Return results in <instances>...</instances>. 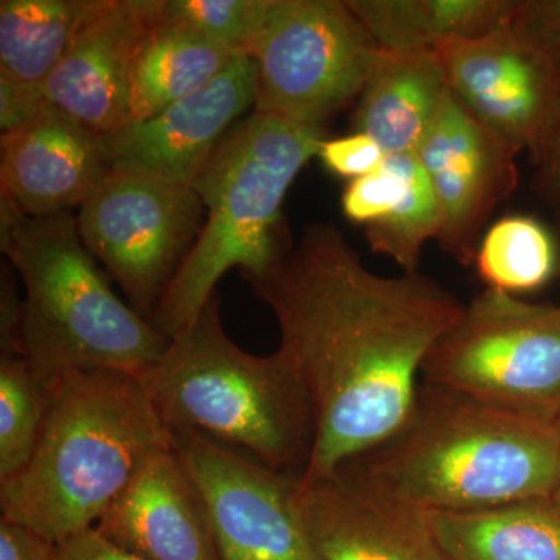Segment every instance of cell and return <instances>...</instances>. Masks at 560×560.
<instances>
[{"instance_id": "obj_14", "label": "cell", "mask_w": 560, "mask_h": 560, "mask_svg": "<svg viewBox=\"0 0 560 560\" xmlns=\"http://www.w3.org/2000/svg\"><path fill=\"white\" fill-rule=\"evenodd\" d=\"M162 9L164 0H102L47 80V102L101 135L127 127L132 60Z\"/></svg>"}, {"instance_id": "obj_29", "label": "cell", "mask_w": 560, "mask_h": 560, "mask_svg": "<svg viewBox=\"0 0 560 560\" xmlns=\"http://www.w3.org/2000/svg\"><path fill=\"white\" fill-rule=\"evenodd\" d=\"M46 88L28 86L0 77V130L2 135L27 127L47 105Z\"/></svg>"}, {"instance_id": "obj_8", "label": "cell", "mask_w": 560, "mask_h": 560, "mask_svg": "<svg viewBox=\"0 0 560 560\" xmlns=\"http://www.w3.org/2000/svg\"><path fill=\"white\" fill-rule=\"evenodd\" d=\"M381 46L341 0H276L254 49V110L326 130L359 102Z\"/></svg>"}, {"instance_id": "obj_4", "label": "cell", "mask_w": 560, "mask_h": 560, "mask_svg": "<svg viewBox=\"0 0 560 560\" xmlns=\"http://www.w3.org/2000/svg\"><path fill=\"white\" fill-rule=\"evenodd\" d=\"M327 138L326 130L256 110L232 127L191 184L206 221L151 316L154 329L173 340L198 319L228 271L238 268L246 280L278 264L291 246L287 191Z\"/></svg>"}, {"instance_id": "obj_24", "label": "cell", "mask_w": 560, "mask_h": 560, "mask_svg": "<svg viewBox=\"0 0 560 560\" xmlns=\"http://www.w3.org/2000/svg\"><path fill=\"white\" fill-rule=\"evenodd\" d=\"M474 261L488 289L518 296L550 282L559 268L558 245L539 220L510 215L482 235Z\"/></svg>"}, {"instance_id": "obj_16", "label": "cell", "mask_w": 560, "mask_h": 560, "mask_svg": "<svg viewBox=\"0 0 560 560\" xmlns=\"http://www.w3.org/2000/svg\"><path fill=\"white\" fill-rule=\"evenodd\" d=\"M94 528L143 560H221L205 497L175 444L143 463Z\"/></svg>"}, {"instance_id": "obj_20", "label": "cell", "mask_w": 560, "mask_h": 560, "mask_svg": "<svg viewBox=\"0 0 560 560\" xmlns=\"http://www.w3.org/2000/svg\"><path fill=\"white\" fill-rule=\"evenodd\" d=\"M235 58L187 25L165 16L162 9L132 60L128 91L131 121L150 119L208 86Z\"/></svg>"}, {"instance_id": "obj_30", "label": "cell", "mask_w": 560, "mask_h": 560, "mask_svg": "<svg viewBox=\"0 0 560 560\" xmlns=\"http://www.w3.org/2000/svg\"><path fill=\"white\" fill-rule=\"evenodd\" d=\"M57 545L46 537L0 518V560H55Z\"/></svg>"}, {"instance_id": "obj_28", "label": "cell", "mask_w": 560, "mask_h": 560, "mask_svg": "<svg viewBox=\"0 0 560 560\" xmlns=\"http://www.w3.org/2000/svg\"><path fill=\"white\" fill-rule=\"evenodd\" d=\"M510 25L540 50L560 57V0H518Z\"/></svg>"}, {"instance_id": "obj_15", "label": "cell", "mask_w": 560, "mask_h": 560, "mask_svg": "<svg viewBox=\"0 0 560 560\" xmlns=\"http://www.w3.org/2000/svg\"><path fill=\"white\" fill-rule=\"evenodd\" d=\"M109 172L103 135L50 103L27 127L2 135L0 195L25 215L81 208Z\"/></svg>"}, {"instance_id": "obj_31", "label": "cell", "mask_w": 560, "mask_h": 560, "mask_svg": "<svg viewBox=\"0 0 560 560\" xmlns=\"http://www.w3.org/2000/svg\"><path fill=\"white\" fill-rule=\"evenodd\" d=\"M55 560H143L110 544L97 529L91 528L61 541Z\"/></svg>"}, {"instance_id": "obj_9", "label": "cell", "mask_w": 560, "mask_h": 560, "mask_svg": "<svg viewBox=\"0 0 560 560\" xmlns=\"http://www.w3.org/2000/svg\"><path fill=\"white\" fill-rule=\"evenodd\" d=\"M205 206L189 184L128 168H110L80 208L84 246L119 283L128 304L151 319L162 294L189 256Z\"/></svg>"}, {"instance_id": "obj_13", "label": "cell", "mask_w": 560, "mask_h": 560, "mask_svg": "<svg viewBox=\"0 0 560 560\" xmlns=\"http://www.w3.org/2000/svg\"><path fill=\"white\" fill-rule=\"evenodd\" d=\"M256 61L238 57L208 86L156 116L103 135L110 168L194 184L235 120L256 101Z\"/></svg>"}, {"instance_id": "obj_1", "label": "cell", "mask_w": 560, "mask_h": 560, "mask_svg": "<svg viewBox=\"0 0 560 560\" xmlns=\"http://www.w3.org/2000/svg\"><path fill=\"white\" fill-rule=\"evenodd\" d=\"M246 282L275 315L278 352L311 399L315 442L304 485L400 429L430 350L464 307L420 272H372L324 223L305 228L278 264Z\"/></svg>"}, {"instance_id": "obj_23", "label": "cell", "mask_w": 560, "mask_h": 560, "mask_svg": "<svg viewBox=\"0 0 560 560\" xmlns=\"http://www.w3.org/2000/svg\"><path fill=\"white\" fill-rule=\"evenodd\" d=\"M388 160L396 183L378 219L364 228V237L374 253L389 257L407 275H416L423 246L440 238V205L415 153L389 154Z\"/></svg>"}, {"instance_id": "obj_18", "label": "cell", "mask_w": 560, "mask_h": 560, "mask_svg": "<svg viewBox=\"0 0 560 560\" xmlns=\"http://www.w3.org/2000/svg\"><path fill=\"white\" fill-rule=\"evenodd\" d=\"M448 92L436 50H378L353 127L388 154L415 153Z\"/></svg>"}, {"instance_id": "obj_27", "label": "cell", "mask_w": 560, "mask_h": 560, "mask_svg": "<svg viewBox=\"0 0 560 560\" xmlns=\"http://www.w3.org/2000/svg\"><path fill=\"white\" fill-rule=\"evenodd\" d=\"M318 158L335 175L353 180L381 171L388 154L371 136L353 131L342 138L324 140Z\"/></svg>"}, {"instance_id": "obj_10", "label": "cell", "mask_w": 560, "mask_h": 560, "mask_svg": "<svg viewBox=\"0 0 560 560\" xmlns=\"http://www.w3.org/2000/svg\"><path fill=\"white\" fill-rule=\"evenodd\" d=\"M197 481L221 560H316L300 506L301 478L198 433H175Z\"/></svg>"}, {"instance_id": "obj_2", "label": "cell", "mask_w": 560, "mask_h": 560, "mask_svg": "<svg viewBox=\"0 0 560 560\" xmlns=\"http://www.w3.org/2000/svg\"><path fill=\"white\" fill-rule=\"evenodd\" d=\"M559 464L558 422L422 382L400 429L334 475L429 514L550 499Z\"/></svg>"}, {"instance_id": "obj_6", "label": "cell", "mask_w": 560, "mask_h": 560, "mask_svg": "<svg viewBox=\"0 0 560 560\" xmlns=\"http://www.w3.org/2000/svg\"><path fill=\"white\" fill-rule=\"evenodd\" d=\"M136 375L173 434H202L300 478L307 469L315 442L307 390L278 350L257 357L228 338L219 294Z\"/></svg>"}, {"instance_id": "obj_32", "label": "cell", "mask_w": 560, "mask_h": 560, "mask_svg": "<svg viewBox=\"0 0 560 560\" xmlns=\"http://www.w3.org/2000/svg\"><path fill=\"white\" fill-rule=\"evenodd\" d=\"M536 161L540 165L541 184H544L545 190L560 208V119L558 127Z\"/></svg>"}, {"instance_id": "obj_25", "label": "cell", "mask_w": 560, "mask_h": 560, "mask_svg": "<svg viewBox=\"0 0 560 560\" xmlns=\"http://www.w3.org/2000/svg\"><path fill=\"white\" fill-rule=\"evenodd\" d=\"M51 382L21 353L0 355V485L27 466L49 411Z\"/></svg>"}, {"instance_id": "obj_7", "label": "cell", "mask_w": 560, "mask_h": 560, "mask_svg": "<svg viewBox=\"0 0 560 560\" xmlns=\"http://www.w3.org/2000/svg\"><path fill=\"white\" fill-rule=\"evenodd\" d=\"M422 382L525 418H560V307L486 289L464 305L422 366Z\"/></svg>"}, {"instance_id": "obj_21", "label": "cell", "mask_w": 560, "mask_h": 560, "mask_svg": "<svg viewBox=\"0 0 560 560\" xmlns=\"http://www.w3.org/2000/svg\"><path fill=\"white\" fill-rule=\"evenodd\" d=\"M388 50H438L506 27L518 0H346Z\"/></svg>"}, {"instance_id": "obj_19", "label": "cell", "mask_w": 560, "mask_h": 560, "mask_svg": "<svg viewBox=\"0 0 560 560\" xmlns=\"http://www.w3.org/2000/svg\"><path fill=\"white\" fill-rule=\"evenodd\" d=\"M427 517L448 560H560V512L550 499Z\"/></svg>"}, {"instance_id": "obj_33", "label": "cell", "mask_w": 560, "mask_h": 560, "mask_svg": "<svg viewBox=\"0 0 560 560\" xmlns=\"http://www.w3.org/2000/svg\"><path fill=\"white\" fill-rule=\"evenodd\" d=\"M558 427L560 431V418L558 419ZM551 503L555 504L556 510L560 512V464L558 478H556L555 488H552V492L550 495Z\"/></svg>"}, {"instance_id": "obj_12", "label": "cell", "mask_w": 560, "mask_h": 560, "mask_svg": "<svg viewBox=\"0 0 560 560\" xmlns=\"http://www.w3.org/2000/svg\"><path fill=\"white\" fill-rule=\"evenodd\" d=\"M415 154L440 205L438 241L455 259L471 264L480 231L517 187L521 153L475 119L448 90Z\"/></svg>"}, {"instance_id": "obj_26", "label": "cell", "mask_w": 560, "mask_h": 560, "mask_svg": "<svg viewBox=\"0 0 560 560\" xmlns=\"http://www.w3.org/2000/svg\"><path fill=\"white\" fill-rule=\"evenodd\" d=\"M276 0H164V14L234 57H253Z\"/></svg>"}, {"instance_id": "obj_17", "label": "cell", "mask_w": 560, "mask_h": 560, "mask_svg": "<svg viewBox=\"0 0 560 560\" xmlns=\"http://www.w3.org/2000/svg\"><path fill=\"white\" fill-rule=\"evenodd\" d=\"M300 506L316 560H448L425 512L338 475L301 482Z\"/></svg>"}, {"instance_id": "obj_11", "label": "cell", "mask_w": 560, "mask_h": 560, "mask_svg": "<svg viewBox=\"0 0 560 560\" xmlns=\"http://www.w3.org/2000/svg\"><path fill=\"white\" fill-rule=\"evenodd\" d=\"M436 51L448 90L464 108L536 160L560 119V57L540 50L510 24Z\"/></svg>"}, {"instance_id": "obj_5", "label": "cell", "mask_w": 560, "mask_h": 560, "mask_svg": "<svg viewBox=\"0 0 560 560\" xmlns=\"http://www.w3.org/2000/svg\"><path fill=\"white\" fill-rule=\"evenodd\" d=\"M0 248L20 272L18 352L54 382L70 372H138L171 340L120 300L70 212L28 217L0 195Z\"/></svg>"}, {"instance_id": "obj_22", "label": "cell", "mask_w": 560, "mask_h": 560, "mask_svg": "<svg viewBox=\"0 0 560 560\" xmlns=\"http://www.w3.org/2000/svg\"><path fill=\"white\" fill-rule=\"evenodd\" d=\"M102 0H2L0 77L46 88Z\"/></svg>"}, {"instance_id": "obj_3", "label": "cell", "mask_w": 560, "mask_h": 560, "mask_svg": "<svg viewBox=\"0 0 560 560\" xmlns=\"http://www.w3.org/2000/svg\"><path fill=\"white\" fill-rule=\"evenodd\" d=\"M173 444L138 375L86 370L55 378L31 460L0 485L2 518L61 544L94 528L143 463Z\"/></svg>"}]
</instances>
